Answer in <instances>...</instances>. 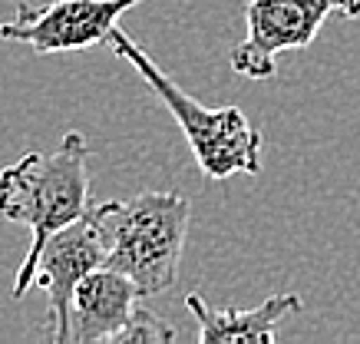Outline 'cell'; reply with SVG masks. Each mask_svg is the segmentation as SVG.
Segmentation results:
<instances>
[{"instance_id": "cell-1", "label": "cell", "mask_w": 360, "mask_h": 344, "mask_svg": "<svg viewBox=\"0 0 360 344\" xmlns=\"http://www.w3.org/2000/svg\"><path fill=\"white\" fill-rule=\"evenodd\" d=\"M89 143L70 129L53 153H23L0 169V219L30 229V248L13 278V298H27L37 285V262L46 238L89 209Z\"/></svg>"}, {"instance_id": "cell-2", "label": "cell", "mask_w": 360, "mask_h": 344, "mask_svg": "<svg viewBox=\"0 0 360 344\" xmlns=\"http://www.w3.org/2000/svg\"><path fill=\"white\" fill-rule=\"evenodd\" d=\"M106 44L126 63L136 67V73L146 79V87L153 89L165 110L175 116L202 176L212 179V182H225L238 172H245V176L262 172V133L245 120V113L238 106H205L195 96H188L186 89L172 77H165L153 63V56L129 34H122L120 27L110 34Z\"/></svg>"}, {"instance_id": "cell-3", "label": "cell", "mask_w": 360, "mask_h": 344, "mask_svg": "<svg viewBox=\"0 0 360 344\" xmlns=\"http://www.w3.org/2000/svg\"><path fill=\"white\" fill-rule=\"evenodd\" d=\"M192 205L182 192H139L126 202H106L110 255L106 268L126 275L142 298L175 285L186 248Z\"/></svg>"}, {"instance_id": "cell-4", "label": "cell", "mask_w": 360, "mask_h": 344, "mask_svg": "<svg viewBox=\"0 0 360 344\" xmlns=\"http://www.w3.org/2000/svg\"><path fill=\"white\" fill-rule=\"evenodd\" d=\"M330 13L360 17V0H248V34L229 56V67L245 79H271L278 56L314 44Z\"/></svg>"}, {"instance_id": "cell-5", "label": "cell", "mask_w": 360, "mask_h": 344, "mask_svg": "<svg viewBox=\"0 0 360 344\" xmlns=\"http://www.w3.org/2000/svg\"><path fill=\"white\" fill-rule=\"evenodd\" d=\"M110 255V222H106V202L86 209L77 222L53 232L40 248L37 262V285L46 295V324L44 341L70 344V305L73 291L86 275L106 265Z\"/></svg>"}, {"instance_id": "cell-6", "label": "cell", "mask_w": 360, "mask_h": 344, "mask_svg": "<svg viewBox=\"0 0 360 344\" xmlns=\"http://www.w3.org/2000/svg\"><path fill=\"white\" fill-rule=\"evenodd\" d=\"M136 4L142 0H53L46 7L20 0L13 7V20L0 23V40L27 44L37 56L77 53L106 44L120 27V17Z\"/></svg>"}, {"instance_id": "cell-7", "label": "cell", "mask_w": 360, "mask_h": 344, "mask_svg": "<svg viewBox=\"0 0 360 344\" xmlns=\"http://www.w3.org/2000/svg\"><path fill=\"white\" fill-rule=\"evenodd\" d=\"M139 301V288L126 275L106 265L96 268L73 291L70 344H116Z\"/></svg>"}, {"instance_id": "cell-8", "label": "cell", "mask_w": 360, "mask_h": 344, "mask_svg": "<svg viewBox=\"0 0 360 344\" xmlns=\"http://www.w3.org/2000/svg\"><path fill=\"white\" fill-rule=\"evenodd\" d=\"M186 308L198 324V341L202 344H251L278 341V324L301 311V298L295 291H274L255 308H225L215 311L198 291L186 295Z\"/></svg>"}, {"instance_id": "cell-9", "label": "cell", "mask_w": 360, "mask_h": 344, "mask_svg": "<svg viewBox=\"0 0 360 344\" xmlns=\"http://www.w3.org/2000/svg\"><path fill=\"white\" fill-rule=\"evenodd\" d=\"M175 341V328L165 324L153 308L136 305L132 311V321L126 324V331L120 334L116 344H172Z\"/></svg>"}]
</instances>
